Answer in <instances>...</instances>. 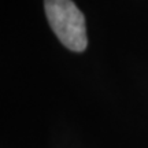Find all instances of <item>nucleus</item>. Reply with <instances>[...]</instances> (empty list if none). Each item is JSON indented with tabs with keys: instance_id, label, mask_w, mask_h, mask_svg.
I'll return each instance as SVG.
<instances>
[{
	"instance_id": "f257e3e1",
	"label": "nucleus",
	"mask_w": 148,
	"mask_h": 148,
	"mask_svg": "<svg viewBox=\"0 0 148 148\" xmlns=\"http://www.w3.org/2000/svg\"><path fill=\"white\" fill-rule=\"evenodd\" d=\"M45 15L60 42L71 51L81 52L86 48L85 18L71 0H44Z\"/></svg>"
}]
</instances>
